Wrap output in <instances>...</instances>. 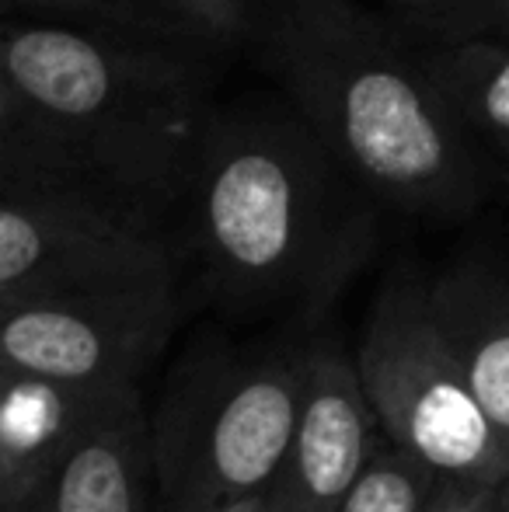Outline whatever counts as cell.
I'll return each instance as SVG.
<instances>
[{
	"label": "cell",
	"mask_w": 509,
	"mask_h": 512,
	"mask_svg": "<svg viewBox=\"0 0 509 512\" xmlns=\"http://www.w3.org/2000/svg\"><path fill=\"white\" fill-rule=\"evenodd\" d=\"M252 42L283 102L377 206L457 220L485 199V150L398 25L356 0H262Z\"/></svg>",
	"instance_id": "1"
},
{
	"label": "cell",
	"mask_w": 509,
	"mask_h": 512,
	"mask_svg": "<svg viewBox=\"0 0 509 512\" xmlns=\"http://www.w3.org/2000/svg\"><path fill=\"white\" fill-rule=\"evenodd\" d=\"M182 258L234 314L318 310L360 269L377 203L286 102L217 108L182 192Z\"/></svg>",
	"instance_id": "2"
},
{
	"label": "cell",
	"mask_w": 509,
	"mask_h": 512,
	"mask_svg": "<svg viewBox=\"0 0 509 512\" xmlns=\"http://www.w3.org/2000/svg\"><path fill=\"white\" fill-rule=\"evenodd\" d=\"M210 42L0 18V74L112 192L171 216L217 112Z\"/></svg>",
	"instance_id": "3"
},
{
	"label": "cell",
	"mask_w": 509,
	"mask_h": 512,
	"mask_svg": "<svg viewBox=\"0 0 509 512\" xmlns=\"http://www.w3.org/2000/svg\"><path fill=\"white\" fill-rule=\"evenodd\" d=\"M304 352L210 359L161 405L154 446L161 512H224L276 488L304 401Z\"/></svg>",
	"instance_id": "4"
},
{
	"label": "cell",
	"mask_w": 509,
	"mask_h": 512,
	"mask_svg": "<svg viewBox=\"0 0 509 512\" xmlns=\"http://www.w3.org/2000/svg\"><path fill=\"white\" fill-rule=\"evenodd\" d=\"M356 373L394 446L447 478L509 481V457L436 324L426 283L401 276L377 293Z\"/></svg>",
	"instance_id": "5"
},
{
	"label": "cell",
	"mask_w": 509,
	"mask_h": 512,
	"mask_svg": "<svg viewBox=\"0 0 509 512\" xmlns=\"http://www.w3.org/2000/svg\"><path fill=\"white\" fill-rule=\"evenodd\" d=\"M182 279L168 216L102 192H0V300Z\"/></svg>",
	"instance_id": "6"
},
{
	"label": "cell",
	"mask_w": 509,
	"mask_h": 512,
	"mask_svg": "<svg viewBox=\"0 0 509 512\" xmlns=\"http://www.w3.org/2000/svg\"><path fill=\"white\" fill-rule=\"evenodd\" d=\"M178 310V279L0 300V370L81 401L133 394L178 324Z\"/></svg>",
	"instance_id": "7"
},
{
	"label": "cell",
	"mask_w": 509,
	"mask_h": 512,
	"mask_svg": "<svg viewBox=\"0 0 509 512\" xmlns=\"http://www.w3.org/2000/svg\"><path fill=\"white\" fill-rule=\"evenodd\" d=\"M377 429L356 366L339 349L311 345L297 432L272 488L276 512H339L381 450Z\"/></svg>",
	"instance_id": "8"
},
{
	"label": "cell",
	"mask_w": 509,
	"mask_h": 512,
	"mask_svg": "<svg viewBox=\"0 0 509 512\" xmlns=\"http://www.w3.org/2000/svg\"><path fill=\"white\" fill-rule=\"evenodd\" d=\"M28 512H161L150 429L133 394L88 401L60 439Z\"/></svg>",
	"instance_id": "9"
},
{
	"label": "cell",
	"mask_w": 509,
	"mask_h": 512,
	"mask_svg": "<svg viewBox=\"0 0 509 512\" xmlns=\"http://www.w3.org/2000/svg\"><path fill=\"white\" fill-rule=\"evenodd\" d=\"M429 307L509 457V279L461 265L429 283Z\"/></svg>",
	"instance_id": "10"
},
{
	"label": "cell",
	"mask_w": 509,
	"mask_h": 512,
	"mask_svg": "<svg viewBox=\"0 0 509 512\" xmlns=\"http://www.w3.org/2000/svg\"><path fill=\"white\" fill-rule=\"evenodd\" d=\"M0 192H102L119 196L98 178L84 154L0 74ZM123 199V196H119Z\"/></svg>",
	"instance_id": "11"
},
{
	"label": "cell",
	"mask_w": 509,
	"mask_h": 512,
	"mask_svg": "<svg viewBox=\"0 0 509 512\" xmlns=\"http://www.w3.org/2000/svg\"><path fill=\"white\" fill-rule=\"evenodd\" d=\"M422 60L485 157L509 161V42L475 35L447 46H422Z\"/></svg>",
	"instance_id": "12"
},
{
	"label": "cell",
	"mask_w": 509,
	"mask_h": 512,
	"mask_svg": "<svg viewBox=\"0 0 509 512\" xmlns=\"http://www.w3.org/2000/svg\"><path fill=\"white\" fill-rule=\"evenodd\" d=\"M0 4L18 7V11H25V14H46V21H70V25L150 35V39L210 42L185 21V14L175 11L168 0H0Z\"/></svg>",
	"instance_id": "13"
},
{
	"label": "cell",
	"mask_w": 509,
	"mask_h": 512,
	"mask_svg": "<svg viewBox=\"0 0 509 512\" xmlns=\"http://www.w3.org/2000/svg\"><path fill=\"white\" fill-rule=\"evenodd\" d=\"M440 474L401 446L377 450L339 512H422Z\"/></svg>",
	"instance_id": "14"
},
{
	"label": "cell",
	"mask_w": 509,
	"mask_h": 512,
	"mask_svg": "<svg viewBox=\"0 0 509 512\" xmlns=\"http://www.w3.org/2000/svg\"><path fill=\"white\" fill-rule=\"evenodd\" d=\"M394 25L422 46L499 35V0H381Z\"/></svg>",
	"instance_id": "15"
},
{
	"label": "cell",
	"mask_w": 509,
	"mask_h": 512,
	"mask_svg": "<svg viewBox=\"0 0 509 512\" xmlns=\"http://www.w3.org/2000/svg\"><path fill=\"white\" fill-rule=\"evenodd\" d=\"M213 46H245L255 39L262 0H168Z\"/></svg>",
	"instance_id": "16"
},
{
	"label": "cell",
	"mask_w": 509,
	"mask_h": 512,
	"mask_svg": "<svg viewBox=\"0 0 509 512\" xmlns=\"http://www.w3.org/2000/svg\"><path fill=\"white\" fill-rule=\"evenodd\" d=\"M503 488L506 485H492V481L440 474L422 512H503Z\"/></svg>",
	"instance_id": "17"
},
{
	"label": "cell",
	"mask_w": 509,
	"mask_h": 512,
	"mask_svg": "<svg viewBox=\"0 0 509 512\" xmlns=\"http://www.w3.org/2000/svg\"><path fill=\"white\" fill-rule=\"evenodd\" d=\"M25 391H28V384H21V380L7 377V373L0 370V450H4L7 457L18 460V464H25V467H32V471L46 474V467H35V464H28V460H21L18 453H14V446H11L14 422H18V398Z\"/></svg>",
	"instance_id": "18"
},
{
	"label": "cell",
	"mask_w": 509,
	"mask_h": 512,
	"mask_svg": "<svg viewBox=\"0 0 509 512\" xmlns=\"http://www.w3.org/2000/svg\"><path fill=\"white\" fill-rule=\"evenodd\" d=\"M224 512H276V506H272V492H265V495H255V499H248V502H238V506H231Z\"/></svg>",
	"instance_id": "19"
},
{
	"label": "cell",
	"mask_w": 509,
	"mask_h": 512,
	"mask_svg": "<svg viewBox=\"0 0 509 512\" xmlns=\"http://www.w3.org/2000/svg\"><path fill=\"white\" fill-rule=\"evenodd\" d=\"M499 35H509V0H499Z\"/></svg>",
	"instance_id": "20"
},
{
	"label": "cell",
	"mask_w": 509,
	"mask_h": 512,
	"mask_svg": "<svg viewBox=\"0 0 509 512\" xmlns=\"http://www.w3.org/2000/svg\"><path fill=\"white\" fill-rule=\"evenodd\" d=\"M503 512H509V481H506V488H503Z\"/></svg>",
	"instance_id": "21"
},
{
	"label": "cell",
	"mask_w": 509,
	"mask_h": 512,
	"mask_svg": "<svg viewBox=\"0 0 509 512\" xmlns=\"http://www.w3.org/2000/svg\"><path fill=\"white\" fill-rule=\"evenodd\" d=\"M14 512H28V509H25V506H21V509H14Z\"/></svg>",
	"instance_id": "22"
}]
</instances>
